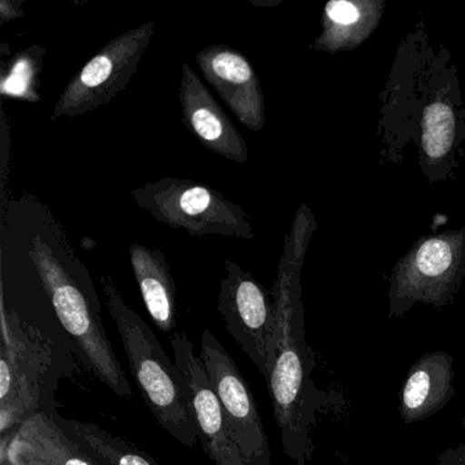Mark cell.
Instances as JSON below:
<instances>
[{"mask_svg": "<svg viewBox=\"0 0 465 465\" xmlns=\"http://www.w3.org/2000/svg\"><path fill=\"white\" fill-rule=\"evenodd\" d=\"M312 230V214L309 209L302 208L292 233L288 236L274 287L277 341L268 386L282 449L296 465H306L314 453L312 429L325 397L312 378L314 355L306 341L299 284L302 262Z\"/></svg>", "mask_w": 465, "mask_h": 465, "instance_id": "1", "label": "cell"}, {"mask_svg": "<svg viewBox=\"0 0 465 465\" xmlns=\"http://www.w3.org/2000/svg\"><path fill=\"white\" fill-rule=\"evenodd\" d=\"M28 254L62 326L77 345L86 366L116 396L132 397V383L105 333L96 291L91 280L77 274L80 263H67L40 235L32 241Z\"/></svg>", "mask_w": 465, "mask_h": 465, "instance_id": "2", "label": "cell"}, {"mask_svg": "<svg viewBox=\"0 0 465 465\" xmlns=\"http://www.w3.org/2000/svg\"><path fill=\"white\" fill-rule=\"evenodd\" d=\"M102 288L146 405L171 437L194 448L200 440L181 369L171 361L148 323L127 306L110 274H103Z\"/></svg>", "mask_w": 465, "mask_h": 465, "instance_id": "3", "label": "cell"}, {"mask_svg": "<svg viewBox=\"0 0 465 465\" xmlns=\"http://www.w3.org/2000/svg\"><path fill=\"white\" fill-rule=\"evenodd\" d=\"M54 361L53 342L15 310H7L2 299L0 438L12 437L32 416L45 411Z\"/></svg>", "mask_w": 465, "mask_h": 465, "instance_id": "4", "label": "cell"}, {"mask_svg": "<svg viewBox=\"0 0 465 465\" xmlns=\"http://www.w3.org/2000/svg\"><path fill=\"white\" fill-rule=\"evenodd\" d=\"M132 197L157 222L190 236L255 239L249 214L206 184L167 176L133 190Z\"/></svg>", "mask_w": 465, "mask_h": 465, "instance_id": "5", "label": "cell"}, {"mask_svg": "<svg viewBox=\"0 0 465 465\" xmlns=\"http://www.w3.org/2000/svg\"><path fill=\"white\" fill-rule=\"evenodd\" d=\"M465 277V228L419 242L394 268L389 288V318H400L416 303H453Z\"/></svg>", "mask_w": 465, "mask_h": 465, "instance_id": "6", "label": "cell"}, {"mask_svg": "<svg viewBox=\"0 0 465 465\" xmlns=\"http://www.w3.org/2000/svg\"><path fill=\"white\" fill-rule=\"evenodd\" d=\"M154 34L151 21L108 42L67 84L51 121L94 113L113 102L132 83Z\"/></svg>", "mask_w": 465, "mask_h": 465, "instance_id": "7", "label": "cell"}, {"mask_svg": "<svg viewBox=\"0 0 465 465\" xmlns=\"http://www.w3.org/2000/svg\"><path fill=\"white\" fill-rule=\"evenodd\" d=\"M217 310L230 336L268 383L277 341V315L268 290L233 261H224Z\"/></svg>", "mask_w": 465, "mask_h": 465, "instance_id": "8", "label": "cell"}, {"mask_svg": "<svg viewBox=\"0 0 465 465\" xmlns=\"http://www.w3.org/2000/svg\"><path fill=\"white\" fill-rule=\"evenodd\" d=\"M200 356L242 453L250 465H272L268 437L252 389L209 329L201 334Z\"/></svg>", "mask_w": 465, "mask_h": 465, "instance_id": "9", "label": "cell"}, {"mask_svg": "<svg viewBox=\"0 0 465 465\" xmlns=\"http://www.w3.org/2000/svg\"><path fill=\"white\" fill-rule=\"evenodd\" d=\"M175 363L181 369L189 391L198 440L213 465H250L233 438L222 402L209 380L203 359L186 334L171 337Z\"/></svg>", "mask_w": 465, "mask_h": 465, "instance_id": "10", "label": "cell"}, {"mask_svg": "<svg viewBox=\"0 0 465 465\" xmlns=\"http://www.w3.org/2000/svg\"><path fill=\"white\" fill-rule=\"evenodd\" d=\"M194 58L209 85L238 121L250 132H261L266 122L265 96L254 66L244 54L227 45H213Z\"/></svg>", "mask_w": 465, "mask_h": 465, "instance_id": "11", "label": "cell"}, {"mask_svg": "<svg viewBox=\"0 0 465 465\" xmlns=\"http://www.w3.org/2000/svg\"><path fill=\"white\" fill-rule=\"evenodd\" d=\"M179 100L184 126L206 149L238 164L249 162L243 135L187 64L182 66Z\"/></svg>", "mask_w": 465, "mask_h": 465, "instance_id": "12", "label": "cell"}, {"mask_svg": "<svg viewBox=\"0 0 465 465\" xmlns=\"http://www.w3.org/2000/svg\"><path fill=\"white\" fill-rule=\"evenodd\" d=\"M454 361L445 351L426 353L411 367L402 386L400 416L407 424L426 420L456 394Z\"/></svg>", "mask_w": 465, "mask_h": 465, "instance_id": "13", "label": "cell"}, {"mask_svg": "<svg viewBox=\"0 0 465 465\" xmlns=\"http://www.w3.org/2000/svg\"><path fill=\"white\" fill-rule=\"evenodd\" d=\"M133 273L151 320L163 333H171L178 322L176 285L164 252L143 244L130 246Z\"/></svg>", "mask_w": 465, "mask_h": 465, "instance_id": "14", "label": "cell"}, {"mask_svg": "<svg viewBox=\"0 0 465 465\" xmlns=\"http://www.w3.org/2000/svg\"><path fill=\"white\" fill-rule=\"evenodd\" d=\"M54 410L32 416L12 437L10 442L48 465H104L81 448L61 429Z\"/></svg>", "mask_w": 465, "mask_h": 465, "instance_id": "15", "label": "cell"}, {"mask_svg": "<svg viewBox=\"0 0 465 465\" xmlns=\"http://www.w3.org/2000/svg\"><path fill=\"white\" fill-rule=\"evenodd\" d=\"M383 6V2H331L325 7L323 34L314 47L336 53L361 45L380 21Z\"/></svg>", "mask_w": 465, "mask_h": 465, "instance_id": "16", "label": "cell"}, {"mask_svg": "<svg viewBox=\"0 0 465 465\" xmlns=\"http://www.w3.org/2000/svg\"><path fill=\"white\" fill-rule=\"evenodd\" d=\"M53 413L61 429L104 465H162L151 454L96 424L62 418L56 411Z\"/></svg>", "mask_w": 465, "mask_h": 465, "instance_id": "17", "label": "cell"}, {"mask_svg": "<svg viewBox=\"0 0 465 465\" xmlns=\"http://www.w3.org/2000/svg\"><path fill=\"white\" fill-rule=\"evenodd\" d=\"M457 121L453 107L443 100L427 105L421 118V149L430 164H440L453 149Z\"/></svg>", "mask_w": 465, "mask_h": 465, "instance_id": "18", "label": "cell"}, {"mask_svg": "<svg viewBox=\"0 0 465 465\" xmlns=\"http://www.w3.org/2000/svg\"><path fill=\"white\" fill-rule=\"evenodd\" d=\"M28 54L29 51H26L17 62L13 64V70L10 73V84L9 85H4V89L9 88L7 91L13 96H28L26 91H31L28 85L34 81V75L36 74L34 66H39L42 64V55L36 58V56L28 55ZM7 91H5L4 94H6Z\"/></svg>", "mask_w": 465, "mask_h": 465, "instance_id": "19", "label": "cell"}, {"mask_svg": "<svg viewBox=\"0 0 465 465\" xmlns=\"http://www.w3.org/2000/svg\"><path fill=\"white\" fill-rule=\"evenodd\" d=\"M0 464L2 465H48L34 454L10 442L9 438H0Z\"/></svg>", "mask_w": 465, "mask_h": 465, "instance_id": "20", "label": "cell"}, {"mask_svg": "<svg viewBox=\"0 0 465 465\" xmlns=\"http://www.w3.org/2000/svg\"><path fill=\"white\" fill-rule=\"evenodd\" d=\"M438 465H465V443L446 449L438 456Z\"/></svg>", "mask_w": 465, "mask_h": 465, "instance_id": "21", "label": "cell"}, {"mask_svg": "<svg viewBox=\"0 0 465 465\" xmlns=\"http://www.w3.org/2000/svg\"><path fill=\"white\" fill-rule=\"evenodd\" d=\"M461 423H462V426H465V418H464V419H462Z\"/></svg>", "mask_w": 465, "mask_h": 465, "instance_id": "22", "label": "cell"}, {"mask_svg": "<svg viewBox=\"0 0 465 465\" xmlns=\"http://www.w3.org/2000/svg\"><path fill=\"white\" fill-rule=\"evenodd\" d=\"M0 465H2V464H0Z\"/></svg>", "mask_w": 465, "mask_h": 465, "instance_id": "23", "label": "cell"}]
</instances>
